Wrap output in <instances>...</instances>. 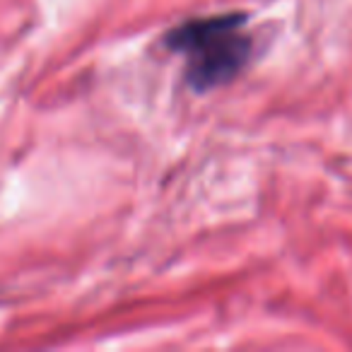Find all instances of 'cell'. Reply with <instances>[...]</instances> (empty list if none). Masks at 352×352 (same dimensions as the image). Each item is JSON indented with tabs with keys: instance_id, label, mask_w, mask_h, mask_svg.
<instances>
[{
	"instance_id": "6da1fadb",
	"label": "cell",
	"mask_w": 352,
	"mask_h": 352,
	"mask_svg": "<svg viewBox=\"0 0 352 352\" xmlns=\"http://www.w3.org/2000/svg\"><path fill=\"white\" fill-rule=\"evenodd\" d=\"M166 46L188 60V82L206 92L225 85L244 68L251 41L241 15H217L184 22L166 34Z\"/></svg>"
}]
</instances>
